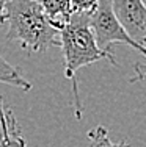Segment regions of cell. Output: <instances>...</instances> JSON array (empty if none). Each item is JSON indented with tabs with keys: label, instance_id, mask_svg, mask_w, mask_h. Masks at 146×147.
<instances>
[{
	"label": "cell",
	"instance_id": "cell-1",
	"mask_svg": "<svg viewBox=\"0 0 146 147\" xmlns=\"http://www.w3.org/2000/svg\"><path fill=\"white\" fill-rule=\"evenodd\" d=\"M60 47L65 57V75L72 82V92H74L75 117L82 119V100L77 91V78L75 72L83 66L93 64L101 59H109L113 66H118L115 55L99 49L90 24L88 13H75L69 16V19L63 24L60 30Z\"/></svg>",
	"mask_w": 146,
	"mask_h": 147
},
{
	"label": "cell",
	"instance_id": "cell-2",
	"mask_svg": "<svg viewBox=\"0 0 146 147\" xmlns=\"http://www.w3.org/2000/svg\"><path fill=\"white\" fill-rule=\"evenodd\" d=\"M5 22H8L6 39L19 42L27 52L60 47V28L47 17L38 0H8Z\"/></svg>",
	"mask_w": 146,
	"mask_h": 147
},
{
	"label": "cell",
	"instance_id": "cell-3",
	"mask_svg": "<svg viewBox=\"0 0 146 147\" xmlns=\"http://www.w3.org/2000/svg\"><path fill=\"white\" fill-rule=\"evenodd\" d=\"M90 24H91L99 49L110 52V47L115 42H120L134 47L135 50L141 52L146 57V45L138 44L137 41H134L129 36V33L121 25V22L115 14L112 0H97L96 9L90 14Z\"/></svg>",
	"mask_w": 146,
	"mask_h": 147
},
{
	"label": "cell",
	"instance_id": "cell-4",
	"mask_svg": "<svg viewBox=\"0 0 146 147\" xmlns=\"http://www.w3.org/2000/svg\"><path fill=\"white\" fill-rule=\"evenodd\" d=\"M112 6L129 36L146 45V5L143 0H112Z\"/></svg>",
	"mask_w": 146,
	"mask_h": 147
},
{
	"label": "cell",
	"instance_id": "cell-5",
	"mask_svg": "<svg viewBox=\"0 0 146 147\" xmlns=\"http://www.w3.org/2000/svg\"><path fill=\"white\" fill-rule=\"evenodd\" d=\"M47 17L61 30L63 24L72 14L71 0H38Z\"/></svg>",
	"mask_w": 146,
	"mask_h": 147
},
{
	"label": "cell",
	"instance_id": "cell-6",
	"mask_svg": "<svg viewBox=\"0 0 146 147\" xmlns=\"http://www.w3.org/2000/svg\"><path fill=\"white\" fill-rule=\"evenodd\" d=\"M27 142L20 135V127L10 108H6V124L3 127V135L0 138V147H25Z\"/></svg>",
	"mask_w": 146,
	"mask_h": 147
},
{
	"label": "cell",
	"instance_id": "cell-7",
	"mask_svg": "<svg viewBox=\"0 0 146 147\" xmlns=\"http://www.w3.org/2000/svg\"><path fill=\"white\" fill-rule=\"evenodd\" d=\"M0 83L16 86V88H19L22 91L32 89V83L27 78H24L19 69L14 67L13 64H10L5 58H2V55H0Z\"/></svg>",
	"mask_w": 146,
	"mask_h": 147
},
{
	"label": "cell",
	"instance_id": "cell-8",
	"mask_svg": "<svg viewBox=\"0 0 146 147\" xmlns=\"http://www.w3.org/2000/svg\"><path fill=\"white\" fill-rule=\"evenodd\" d=\"M90 147H130L127 141L123 142H112L109 138V130L104 125H97L96 128L88 131Z\"/></svg>",
	"mask_w": 146,
	"mask_h": 147
},
{
	"label": "cell",
	"instance_id": "cell-9",
	"mask_svg": "<svg viewBox=\"0 0 146 147\" xmlns=\"http://www.w3.org/2000/svg\"><path fill=\"white\" fill-rule=\"evenodd\" d=\"M71 5H72V11L91 14L97 6V0H71Z\"/></svg>",
	"mask_w": 146,
	"mask_h": 147
},
{
	"label": "cell",
	"instance_id": "cell-10",
	"mask_svg": "<svg viewBox=\"0 0 146 147\" xmlns=\"http://www.w3.org/2000/svg\"><path fill=\"white\" fill-rule=\"evenodd\" d=\"M137 82L146 83V63H135L134 64V75L130 77V83Z\"/></svg>",
	"mask_w": 146,
	"mask_h": 147
},
{
	"label": "cell",
	"instance_id": "cell-11",
	"mask_svg": "<svg viewBox=\"0 0 146 147\" xmlns=\"http://www.w3.org/2000/svg\"><path fill=\"white\" fill-rule=\"evenodd\" d=\"M6 124V107L3 103V97L0 96V138L3 135V127Z\"/></svg>",
	"mask_w": 146,
	"mask_h": 147
},
{
	"label": "cell",
	"instance_id": "cell-12",
	"mask_svg": "<svg viewBox=\"0 0 146 147\" xmlns=\"http://www.w3.org/2000/svg\"><path fill=\"white\" fill-rule=\"evenodd\" d=\"M8 0H0V24H5V6Z\"/></svg>",
	"mask_w": 146,
	"mask_h": 147
}]
</instances>
